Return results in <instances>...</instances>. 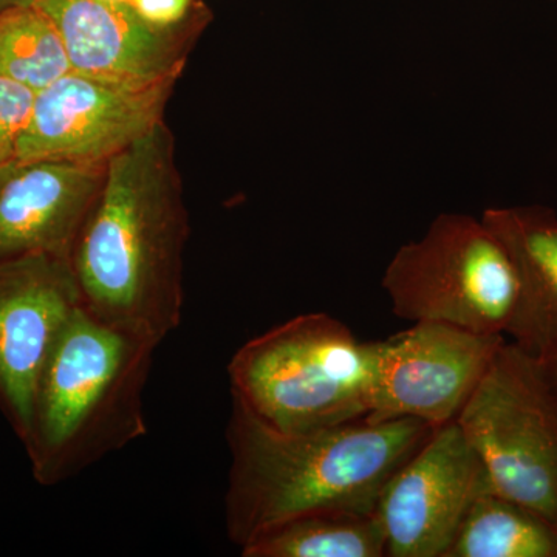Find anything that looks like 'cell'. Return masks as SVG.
I'll return each mask as SVG.
<instances>
[{
	"label": "cell",
	"instance_id": "6da1fadb",
	"mask_svg": "<svg viewBox=\"0 0 557 557\" xmlns=\"http://www.w3.org/2000/svg\"><path fill=\"white\" fill-rule=\"evenodd\" d=\"M185 186L166 121L108 163L104 182L70 256L81 306L156 344L182 324Z\"/></svg>",
	"mask_w": 557,
	"mask_h": 557
},
{
	"label": "cell",
	"instance_id": "7a4b0ae2",
	"mask_svg": "<svg viewBox=\"0 0 557 557\" xmlns=\"http://www.w3.org/2000/svg\"><path fill=\"white\" fill-rule=\"evenodd\" d=\"M416 418L348 421L281 432L233 398L225 523L242 548L289 520L324 511H375L388 479L432 434Z\"/></svg>",
	"mask_w": 557,
	"mask_h": 557
},
{
	"label": "cell",
	"instance_id": "3957f363",
	"mask_svg": "<svg viewBox=\"0 0 557 557\" xmlns=\"http://www.w3.org/2000/svg\"><path fill=\"white\" fill-rule=\"evenodd\" d=\"M156 350L83 306L73 313L40 373L24 442L39 485L76 478L148 434L145 388Z\"/></svg>",
	"mask_w": 557,
	"mask_h": 557
},
{
	"label": "cell",
	"instance_id": "277c9868",
	"mask_svg": "<svg viewBox=\"0 0 557 557\" xmlns=\"http://www.w3.org/2000/svg\"><path fill=\"white\" fill-rule=\"evenodd\" d=\"M376 362V341L327 313L299 314L233 355L231 394L281 432L338 426L372 412Z\"/></svg>",
	"mask_w": 557,
	"mask_h": 557
},
{
	"label": "cell",
	"instance_id": "5b68a950",
	"mask_svg": "<svg viewBox=\"0 0 557 557\" xmlns=\"http://www.w3.org/2000/svg\"><path fill=\"white\" fill-rule=\"evenodd\" d=\"M395 317L505 335L518 276L507 249L483 220L442 214L420 240L403 245L383 276Z\"/></svg>",
	"mask_w": 557,
	"mask_h": 557
},
{
	"label": "cell",
	"instance_id": "8992f818",
	"mask_svg": "<svg viewBox=\"0 0 557 557\" xmlns=\"http://www.w3.org/2000/svg\"><path fill=\"white\" fill-rule=\"evenodd\" d=\"M456 421L493 490L557 525V392L541 359L505 341Z\"/></svg>",
	"mask_w": 557,
	"mask_h": 557
},
{
	"label": "cell",
	"instance_id": "52a82bcc",
	"mask_svg": "<svg viewBox=\"0 0 557 557\" xmlns=\"http://www.w3.org/2000/svg\"><path fill=\"white\" fill-rule=\"evenodd\" d=\"M178 79L132 84L70 70L36 94L16 160L108 164L164 121Z\"/></svg>",
	"mask_w": 557,
	"mask_h": 557
},
{
	"label": "cell",
	"instance_id": "ba28073f",
	"mask_svg": "<svg viewBox=\"0 0 557 557\" xmlns=\"http://www.w3.org/2000/svg\"><path fill=\"white\" fill-rule=\"evenodd\" d=\"M505 341V335L443 322H413L376 341L375 395L368 418H416L434 429L456 421Z\"/></svg>",
	"mask_w": 557,
	"mask_h": 557
},
{
	"label": "cell",
	"instance_id": "9c48e42d",
	"mask_svg": "<svg viewBox=\"0 0 557 557\" xmlns=\"http://www.w3.org/2000/svg\"><path fill=\"white\" fill-rule=\"evenodd\" d=\"M491 490L457 421L435 428L381 491L386 557H445L475 498Z\"/></svg>",
	"mask_w": 557,
	"mask_h": 557
},
{
	"label": "cell",
	"instance_id": "30bf717a",
	"mask_svg": "<svg viewBox=\"0 0 557 557\" xmlns=\"http://www.w3.org/2000/svg\"><path fill=\"white\" fill-rule=\"evenodd\" d=\"M79 307L70 259L38 255L0 265V410L22 445L40 373Z\"/></svg>",
	"mask_w": 557,
	"mask_h": 557
},
{
	"label": "cell",
	"instance_id": "8fae6325",
	"mask_svg": "<svg viewBox=\"0 0 557 557\" xmlns=\"http://www.w3.org/2000/svg\"><path fill=\"white\" fill-rule=\"evenodd\" d=\"M57 25L75 72L132 84L182 78L190 51L211 22L201 5L177 27L161 28L131 3L102 0H35Z\"/></svg>",
	"mask_w": 557,
	"mask_h": 557
},
{
	"label": "cell",
	"instance_id": "7c38bea8",
	"mask_svg": "<svg viewBox=\"0 0 557 557\" xmlns=\"http://www.w3.org/2000/svg\"><path fill=\"white\" fill-rule=\"evenodd\" d=\"M106 170L54 160L0 166V265L38 255L70 259Z\"/></svg>",
	"mask_w": 557,
	"mask_h": 557
},
{
	"label": "cell",
	"instance_id": "4fadbf2b",
	"mask_svg": "<svg viewBox=\"0 0 557 557\" xmlns=\"http://www.w3.org/2000/svg\"><path fill=\"white\" fill-rule=\"evenodd\" d=\"M483 222L507 249L518 302L507 335L537 359L557 348V218L544 207L491 208Z\"/></svg>",
	"mask_w": 557,
	"mask_h": 557
},
{
	"label": "cell",
	"instance_id": "5bb4252c",
	"mask_svg": "<svg viewBox=\"0 0 557 557\" xmlns=\"http://www.w3.org/2000/svg\"><path fill=\"white\" fill-rule=\"evenodd\" d=\"M244 557H386L375 511H324L289 520L240 548Z\"/></svg>",
	"mask_w": 557,
	"mask_h": 557
},
{
	"label": "cell",
	"instance_id": "9a60e30c",
	"mask_svg": "<svg viewBox=\"0 0 557 557\" xmlns=\"http://www.w3.org/2000/svg\"><path fill=\"white\" fill-rule=\"evenodd\" d=\"M445 557H557V525L486 491L469 508Z\"/></svg>",
	"mask_w": 557,
	"mask_h": 557
},
{
	"label": "cell",
	"instance_id": "2e32d148",
	"mask_svg": "<svg viewBox=\"0 0 557 557\" xmlns=\"http://www.w3.org/2000/svg\"><path fill=\"white\" fill-rule=\"evenodd\" d=\"M72 70L53 21L36 5L0 14V76L28 89H46Z\"/></svg>",
	"mask_w": 557,
	"mask_h": 557
},
{
	"label": "cell",
	"instance_id": "e0dca14e",
	"mask_svg": "<svg viewBox=\"0 0 557 557\" xmlns=\"http://www.w3.org/2000/svg\"><path fill=\"white\" fill-rule=\"evenodd\" d=\"M36 91L0 76V166L16 160Z\"/></svg>",
	"mask_w": 557,
	"mask_h": 557
},
{
	"label": "cell",
	"instance_id": "ac0fdd59",
	"mask_svg": "<svg viewBox=\"0 0 557 557\" xmlns=\"http://www.w3.org/2000/svg\"><path fill=\"white\" fill-rule=\"evenodd\" d=\"M138 16L156 27H177L203 5L200 0H131Z\"/></svg>",
	"mask_w": 557,
	"mask_h": 557
},
{
	"label": "cell",
	"instance_id": "d6986e66",
	"mask_svg": "<svg viewBox=\"0 0 557 557\" xmlns=\"http://www.w3.org/2000/svg\"><path fill=\"white\" fill-rule=\"evenodd\" d=\"M542 366H544L545 373H547L549 383L553 384L555 391L557 392V348L555 351L541 359Z\"/></svg>",
	"mask_w": 557,
	"mask_h": 557
},
{
	"label": "cell",
	"instance_id": "ffe728a7",
	"mask_svg": "<svg viewBox=\"0 0 557 557\" xmlns=\"http://www.w3.org/2000/svg\"><path fill=\"white\" fill-rule=\"evenodd\" d=\"M35 0H0V14L16 7L30 5Z\"/></svg>",
	"mask_w": 557,
	"mask_h": 557
},
{
	"label": "cell",
	"instance_id": "44dd1931",
	"mask_svg": "<svg viewBox=\"0 0 557 557\" xmlns=\"http://www.w3.org/2000/svg\"><path fill=\"white\" fill-rule=\"evenodd\" d=\"M102 2H112V3H129L131 0H102Z\"/></svg>",
	"mask_w": 557,
	"mask_h": 557
}]
</instances>
